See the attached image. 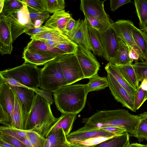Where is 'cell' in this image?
I'll return each instance as SVG.
<instances>
[{"label": "cell", "mask_w": 147, "mask_h": 147, "mask_svg": "<svg viewBox=\"0 0 147 147\" xmlns=\"http://www.w3.org/2000/svg\"><path fill=\"white\" fill-rule=\"evenodd\" d=\"M138 115L130 114L123 109L100 111L90 117L82 119L84 123L79 131L98 129L108 127H115L125 129L131 136L137 137V129L140 121Z\"/></svg>", "instance_id": "obj_1"}, {"label": "cell", "mask_w": 147, "mask_h": 147, "mask_svg": "<svg viewBox=\"0 0 147 147\" xmlns=\"http://www.w3.org/2000/svg\"><path fill=\"white\" fill-rule=\"evenodd\" d=\"M40 69L37 66L24 62L22 65L0 72V79L13 86L27 88L34 91L52 104L51 92L38 88L40 85Z\"/></svg>", "instance_id": "obj_2"}, {"label": "cell", "mask_w": 147, "mask_h": 147, "mask_svg": "<svg viewBox=\"0 0 147 147\" xmlns=\"http://www.w3.org/2000/svg\"><path fill=\"white\" fill-rule=\"evenodd\" d=\"M88 93L86 84H77L61 87L53 95L56 107L62 114H77L84 107Z\"/></svg>", "instance_id": "obj_3"}, {"label": "cell", "mask_w": 147, "mask_h": 147, "mask_svg": "<svg viewBox=\"0 0 147 147\" xmlns=\"http://www.w3.org/2000/svg\"><path fill=\"white\" fill-rule=\"evenodd\" d=\"M51 105L48 99L36 93L34 103L28 115L26 130L35 131L47 138L50 129L58 119L53 115Z\"/></svg>", "instance_id": "obj_4"}, {"label": "cell", "mask_w": 147, "mask_h": 147, "mask_svg": "<svg viewBox=\"0 0 147 147\" xmlns=\"http://www.w3.org/2000/svg\"><path fill=\"white\" fill-rule=\"evenodd\" d=\"M40 88L42 90L52 93L67 85L63 73L56 58L44 65L40 69Z\"/></svg>", "instance_id": "obj_5"}, {"label": "cell", "mask_w": 147, "mask_h": 147, "mask_svg": "<svg viewBox=\"0 0 147 147\" xmlns=\"http://www.w3.org/2000/svg\"><path fill=\"white\" fill-rule=\"evenodd\" d=\"M15 103L10 85L0 79V123L4 126L12 127Z\"/></svg>", "instance_id": "obj_6"}, {"label": "cell", "mask_w": 147, "mask_h": 147, "mask_svg": "<svg viewBox=\"0 0 147 147\" xmlns=\"http://www.w3.org/2000/svg\"><path fill=\"white\" fill-rule=\"evenodd\" d=\"M115 136L101 129L79 131L70 133L66 136L68 142L86 146L91 147Z\"/></svg>", "instance_id": "obj_7"}, {"label": "cell", "mask_w": 147, "mask_h": 147, "mask_svg": "<svg viewBox=\"0 0 147 147\" xmlns=\"http://www.w3.org/2000/svg\"><path fill=\"white\" fill-rule=\"evenodd\" d=\"M4 16L10 24L13 42L20 35L33 27L25 3L20 9Z\"/></svg>", "instance_id": "obj_8"}, {"label": "cell", "mask_w": 147, "mask_h": 147, "mask_svg": "<svg viewBox=\"0 0 147 147\" xmlns=\"http://www.w3.org/2000/svg\"><path fill=\"white\" fill-rule=\"evenodd\" d=\"M63 73L67 85L84 79V76L75 54H65L56 57Z\"/></svg>", "instance_id": "obj_9"}, {"label": "cell", "mask_w": 147, "mask_h": 147, "mask_svg": "<svg viewBox=\"0 0 147 147\" xmlns=\"http://www.w3.org/2000/svg\"><path fill=\"white\" fill-rule=\"evenodd\" d=\"M83 72L84 79L89 78L98 74L100 65L91 51L78 46L75 54Z\"/></svg>", "instance_id": "obj_10"}, {"label": "cell", "mask_w": 147, "mask_h": 147, "mask_svg": "<svg viewBox=\"0 0 147 147\" xmlns=\"http://www.w3.org/2000/svg\"><path fill=\"white\" fill-rule=\"evenodd\" d=\"M109 87L115 99L122 106L136 112L134 96L131 95L110 73L107 72Z\"/></svg>", "instance_id": "obj_11"}, {"label": "cell", "mask_w": 147, "mask_h": 147, "mask_svg": "<svg viewBox=\"0 0 147 147\" xmlns=\"http://www.w3.org/2000/svg\"><path fill=\"white\" fill-rule=\"evenodd\" d=\"M104 50L103 57L111 63L115 56L119 41L121 39L118 36L111 26L105 31H97Z\"/></svg>", "instance_id": "obj_12"}, {"label": "cell", "mask_w": 147, "mask_h": 147, "mask_svg": "<svg viewBox=\"0 0 147 147\" xmlns=\"http://www.w3.org/2000/svg\"><path fill=\"white\" fill-rule=\"evenodd\" d=\"M67 37L72 42L78 46H82L92 51L89 34L87 20L80 18L76 21V24Z\"/></svg>", "instance_id": "obj_13"}, {"label": "cell", "mask_w": 147, "mask_h": 147, "mask_svg": "<svg viewBox=\"0 0 147 147\" xmlns=\"http://www.w3.org/2000/svg\"><path fill=\"white\" fill-rule=\"evenodd\" d=\"M10 86L19 100L24 121L26 128L28 115L35 98V92L27 88Z\"/></svg>", "instance_id": "obj_14"}, {"label": "cell", "mask_w": 147, "mask_h": 147, "mask_svg": "<svg viewBox=\"0 0 147 147\" xmlns=\"http://www.w3.org/2000/svg\"><path fill=\"white\" fill-rule=\"evenodd\" d=\"M118 36L128 46L133 47L136 45L133 36L132 30L135 26L132 21L119 20L111 24Z\"/></svg>", "instance_id": "obj_15"}, {"label": "cell", "mask_w": 147, "mask_h": 147, "mask_svg": "<svg viewBox=\"0 0 147 147\" xmlns=\"http://www.w3.org/2000/svg\"><path fill=\"white\" fill-rule=\"evenodd\" d=\"M105 0H81L80 9L84 14L96 18L104 20L111 19L105 12L104 3Z\"/></svg>", "instance_id": "obj_16"}, {"label": "cell", "mask_w": 147, "mask_h": 147, "mask_svg": "<svg viewBox=\"0 0 147 147\" xmlns=\"http://www.w3.org/2000/svg\"><path fill=\"white\" fill-rule=\"evenodd\" d=\"M0 53L2 55L11 54L12 50V40L10 24L0 13Z\"/></svg>", "instance_id": "obj_17"}, {"label": "cell", "mask_w": 147, "mask_h": 147, "mask_svg": "<svg viewBox=\"0 0 147 147\" xmlns=\"http://www.w3.org/2000/svg\"><path fill=\"white\" fill-rule=\"evenodd\" d=\"M58 56L28 49L24 47L22 58L24 60L25 63L38 66L44 65Z\"/></svg>", "instance_id": "obj_18"}, {"label": "cell", "mask_w": 147, "mask_h": 147, "mask_svg": "<svg viewBox=\"0 0 147 147\" xmlns=\"http://www.w3.org/2000/svg\"><path fill=\"white\" fill-rule=\"evenodd\" d=\"M71 17V14L64 9L58 11L53 13L50 17L44 26L58 30L63 34L66 24Z\"/></svg>", "instance_id": "obj_19"}, {"label": "cell", "mask_w": 147, "mask_h": 147, "mask_svg": "<svg viewBox=\"0 0 147 147\" xmlns=\"http://www.w3.org/2000/svg\"><path fill=\"white\" fill-rule=\"evenodd\" d=\"M25 48L45 54L58 56L67 54L65 52L39 40L32 39Z\"/></svg>", "instance_id": "obj_20"}, {"label": "cell", "mask_w": 147, "mask_h": 147, "mask_svg": "<svg viewBox=\"0 0 147 147\" xmlns=\"http://www.w3.org/2000/svg\"><path fill=\"white\" fill-rule=\"evenodd\" d=\"M77 114H62L50 129L49 134L60 128L64 130L66 136L70 133Z\"/></svg>", "instance_id": "obj_21"}, {"label": "cell", "mask_w": 147, "mask_h": 147, "mask_svg": "<svg viewBox=\"0 0 147 147\" xmlns=\"http://www.w3.org/2000/svg\"><path fill=\"white\" fill-rule=\"evenodd\" d=\"M46 138L45 147H69L66 136L62 128L49 134Z\"/></svg>", "instance_id": "obj_22"}, {"label": "cell", "mask_w": 147, "mask_h": 147, "mask_svg": "<svg viewBox=\"0 0 147 147\" xmlns=\"http://www.w3.org/2000/svg\"><path fill=\"white\" fill-rule=\"evenodd\" d=\"M128 46L122 40L119 42L114 58L111 63L116 66L132 64L134 61L129 56Z\"/></svg>", "instance_id": "obj_23"}, {"label": "cell", "mask_w": 147, "mask_h": 147, "mask_svg": "<svg viewBox=\"0 0 147 147\" xmlns=\"http://www.w3.org/2000/svg\"><path fill=\"white\" fill-rule=\"evenodd\" d=\"M129 134L126 131L90 147H126L129 142Z\"/></svg>", "instance_id": "obj_24"}, {"label": "cell", "mask_w": 147, "mask_h": 147, "mask_svg": "<svg viewBox=\"0 0 147 147\" xmlns=\"http://www.w3.org/2000/svg\"><path fill=\"white\" fill-rule=\"evenodd\" d=\"M30 38L32 39L48 40L63 43L72 42L67 36L55 30H52L33 35L31 36Z\"/></svg>", "instance_id": "obj_25"}, {"label": "cell", "mask_w": 147, "mask_h": 147, "mask_svg": "<svg viewBox=\"0 0 147 147\" xmlns=\"http://www.w3.org/2000/svg\"><path fill=\"white\" fill-rule=\"evenodd\" d=\"M115 66L127 82L137 90L140 86L139 82L133 64H128L121 66Z\"/></svg>", "instance_id": "obj_26"}, {"label": "cell", "mask_w": 147, "mask_h": 147, "mask_svg": "<svg viewBox=\"0 0 147 147\" xmlns=\"http://www.w3.org/2000/svg\"><path fill=\"white\" fill-rule=\"evenodd\" d=\"M107 72L111 74L118 82L132 96L135 97L137 90L131 86L126 80L115 66L109 62L105 67Z\"/></svg>", "instance_id": "obj_27"}, {"label": "cell", "mask_w": 147, "mask_h": 147, "mask_svg": "<svg viewBox=\"0 0 147 147\" xmlns=\"http://www.w3.org/2000/svg\"><path fill=\"white\" fill-rule=\"evenodd\" d=\"M134 5L141 30L147 28V0H135Z\"/></svg>", "instance_id": "obj_28"}, {"label": "cell", "mask_w": 147, "mask_h": 147, "mask_svg": "<svg viewBox=\"0 0 147 147\" xmlns=\"http://www.w3.org/2000/svg\"><path fill=\"white\" fill-rule=\"evenodd\" d=\"M90 40L92 51L99 57L104 56V51L99 36L96 30L88 25Z\"/></svg>", "instance_id": "obj_29"}, {"label": "cell", "mask_w": 147, "mask_h": 147, "mask_svg": "<svg viewBox=\"0 0 147 147\" xmlns=\"http://www.w3.org/2000/svg\"><path fill=\"white\" fill-rule=\"evenodd\" d=\"M88 79L89 81L86 84L87 89L88 93L104 89L109 86L107 77H100L98 74Z\"/></svg>", "instance_id": "obj_30"}, {"label": "cell", "mask_w": 147, "mask_h": 147, "mask_svg": "<svg viewBox=\"0 0 147 147\" xmlns=\"http://www.w3.org/2000/svg\"><path fill=\"white\" fill-rule=\"evenodd\" d=\"M88 25L99 32H103L111 26L114 22L111 19L101 20L96 18L87 14H84Z\"/></svg>", "instance_id": "obj_31"}, {"label": "cell", "mask_w": 147, "mask_h": 147, "mask_svg": "<svg viewBox=\"0 0 147 147\" xmlns=\"http://www.w3.org/2000/svg\"><path fill=\"white\" fill-rule=\"evenodd\" d=\"M14 93L15 103L12 127L26 130V126L24 121L20 104L16 95Z\"/></svg>", "instance_id": "obj_32"}, {"label": "cell", "mask_w": 147, "mask_h": 147, "mask_svg": "<svg viewBox=\"0 0 147 147\" xmlns=\"http://www.w3.org/2000/svg\"><path fill=\"white\" fill-rule=\"evenodd\" d=\"M39 40L57 48L67 54H75L78 49V46L72 42L68 43H63L48 40Z\"/></svg>", "instance_id": "obj_33"}, {"label": "cell", "mask_w": 147, "mask_h": 147, "mask_svg": "<svg viewBox=\"0 0 147 147\" xmlns=\"http://www.w3.org/2000/svg\"><path fill=\"white\" fill-rule=\"evenodd\" d=\"M134 41L141 49L144 56L147 51V36L144 32L136 26L132 30Z\"/></svg>", "instance_id": "obj_34"}, {"label": "cell", "mask_w": 147, "mask_h": 147, "mask_svg": "<svg viewBox=\"0 0 147 147\" xmlns=\"http://www.w3.org/2000/svg\"><path fill=\"white\" fill-rule=\"evenodd\" d=\"M24 4L22 0H5L3 11L1 13L5 16L14 12L20 9Z\"/></svg>", "instance_id": "obj_35"}, {"label": "cell", "mask_w": 147, "mask_h": 147, "mask_svg": "<svg viewBox=\"0 0 147 147\" xmlns=\"http://www.w3.org/2000/svg\"><path fill=\"white\" fill-rule=\"evenodd\" d=\"M0 132L11 136L18 140L28 138L26 130H20L13 127L1 126Z\"/></svg>", "instance_id": "obj_36"}, {"label": "cell", "mask_w": 147, "mask_h": 147, "mask_svg": "<svg viewBox=\"0 0 147 147\" xmlns=\"http://www.w3.org/2000/svg\"><path fill=\"white\" fill-rule=\"evenodd\" d=\"M28 138L34 147H45L47 138L37 132L32 130H26Z\"/></svg>", "instance_id": "obj_37"}, {"label": "cell", "mask_w": 147, "mask_h": 147, "mask_svg": "<svg viewBox=\"0 0 147 147\" xmlns=\"http://www.w3.org/2000/svg\"><path fill=\"white\" fill-rule=\"evenodd\" d=\"M47 11L54 13L64 10L65 3L64 0H45Z\"/></svg>", "instance_id": "obj_38"}, {"label": "cell", "mask_w": 147, "mask_h": 147, "mask_svg": "<svg viewBox=\"0 0 147 147\" xmlns=\"http://www.w3.org/2000/svg\"><path fill=\"white\" fill-rule=\"evenodd\" d=\"M27 7L36 11H47L45 0H22ZM48 12V11H47Z\"/></svg>", "instance_id": "obj_39"}, {"label": "cell", "mask_w": 147, "mask_h": 147, "mask_svg": "<svg viewBox=\"0 0 147 147\" xmlns=\"http://www.w3.org/2000/svg\"><path fill=\"white\" fill-rule=\"evenodd\" d=\"M133 65L139 82L147 78V62H136Z\"/></svg>", "instance_id": "obj_40"}, {"label": "cell", "mask_w": 147, "mask_h": 147, "mask_svg": "<svg viewBox=\"0 0 147 147\" xmlns=\"http://www.w3.org/2000/svg\"><path fill=\"white\" fill-rule=\"evenodd\" d=\"M27 7L29 17L32 25L34 22L37 20H41L44 22L47 21L50 17V13L48 12H39Z\"/></svg>", "instance_id": "obj_41"}, {"label": "cell", "mask_w": 147, "mask_h": 147, "mask_svg": "<svg viewBox=\"0 0 147 147\" xmlns=\"http://www.w3.org/2000/svg\"><path fill=\"white\" fill-rule=\"evenodd\" d=\"M147 100V91L142 90L139 86L134 97V106L136 111Z\"/></svg>", "instance_id": "obj_42"}, {"label": "cell", "mask_w": 147, "mask_h": 147, "mask_svg": "<svg viewBox=\"0 0 147 147\" xmlns=\"http://www.w3.org/2000/svg\"><path fill=\"white\" fill-rule=\"evenodd\" d=\"M137 137L140 143L147 140V124L140 121L137 129Z\"/></svg>", "instance_id": "obj_43"}, {"label": "cell", "mask_w": 147, "mask_h": 147, "mask_svg": "<svg viewBox=\"0 0 147 147\" xmlns=\"http://www.w3.org/2000/svg\"><path fill=\"white\" fill-rule=\"evenodd\" d=\"M0 139L16 147H27L19 140L10 136L0 132Z\"/></svg>", "instance_id": "obj_44"}, {"label": "cell", "mask_w": 147, "mask_h": 147, "mask_svg": "<svg viewBox=\"0 0 147 147\" xmlns=\"http://www.w3.org/2000/svg\"><path fill=\"white\" fill-rule=\"evenodd\" d=\"M52 30L46 27L44 25L38 28H34L32 27L27 30L25 32V33L29 36H31L34 35L39 34L43 32L50 31Z\"/></svg>", "instance_id": "obj_45"}, {"label": "cell", "mask_w": 147, "mask_h": 147, "mask_svg": "<svg viewBox=\"0 0 147 147\" xmlns=\"http://www.w3.org/2000/svg\"><path fill=\"white\" fill-rule=\"evenodd\" d=\"M131 2L130 0H110V7L111 11H114L119 7Z\"/></svg>", "instance_id": "obj_46"}, {"label": "cell", "mask_w": 147, "mask_h": 147, "mask_svg": "<svg viewBox=\"0 0 147 147\" xmlns=\"http://www.w3.org/2000/svg\"><path fill=\"white\" fill-rule=\"evenodd\" d=\"M99 129L112 133L115 136L121 135L126 131L125 129L115 127H105Z\"/></svg>", "instance_id": "obj_47"}, {"label": "cell", "mask_w": 147, "mask_h": 147, "mask_svg": "<svg viewBox=\"0 0 147 147\" xmlns=\"http://www.w3.org/2000/svg\"><path fill=\"white\" fill-rule=\"evenodd\" d=\"M76 21L74 20L71 17L70 18L67 22L65 26L63 34L67 36L69 33L74 27Z\"/></svg>", "instance_id": "obj_48"}, {"label": "cell", "mask_w": 147, "mask_h": 147, "mask_svg": "<svg viewBox=\"0 0 147 147\" xmlns=\"http://www.w3.org/2000/svg\"><path fill=\"white\" fill-rule=\"evenodd\" d=\"M129 49V58L135 62H138V61L140 59L138 54L131 47L128 46Z\"/></svg>", "instance_id": "obj_49"}, {"label": "cell", "mask_w": 147, "mask_h": 147, "mask_svg": "<svg viewBox=\"0 0 147 147\" xmlns=\"http://www.w3.org/2000/svg\"><path fill=\"white\" fill-rule=\"evenodd\" d=\"M140 120L146 124H147V111L141 113L138 115Z\"/></svg>", "instance_id": "obj_50"}, {"label": "cell", "mask_w": 147, "mask_h": 147, "mask_svg": "<svg viewBox=\"0 0 147 147\" xmlns=\"http://www.w3.org/2000/svg\"><path fill=\"white\" fill-rule=\"evenodd\" d=\"M19 140L24 144L27 147H34L28 138H23Z\"/></svg>", "instance_id": "obj_51"}, {"label": "cell", "mask_w": 147, "mask_h": 147, "mask_svg": "<svg viewBox=\"0 0 147 147\" xmlns=\"http://www.w3.org/2000/svg\"><path fill=\"white\" fill-rule=\"evenodd\" d=\"M140 86L143 90L147 91V78L144 79L141 82Z\"/></svg>", "instance_id": "obj_52"}, {"label": "cell", "mask_w": 147, "mask_h": 147, "mask_svg": "<svg viewBox=\"0 0 147 147\" xmlns=\"http://www.w3.org/2000/svg\"><path fill=\"white\" fill-rule=\"evenodd\" d=\"M0 146L1 147H16L13 145L0 139Z\"/></svg>", "instance_id": "obj_53"}, {"label": "cell", "mask_w": 147, "mask_h": 147, "mask_svg": "<svg viewBox=\"0 0 147 147\" xmlns=\"http://www.w3.org/2000/svg\"><path fill=\"white\" fill-rule=\"evenodd\" d=\"M44 22V21L42 20H37L33 24V27L36 28L42 26Z\"/></svg>", "instance_id": "obj_54"}, {"label": "cell", "mask_w": 147, "mask_h": 147, "mask_svg": "<svg viewBox=\"0 0 147 147\" xmlns=\"http://www.w3.org/2000/svg\"><path fill=\"white\" fill-rule=\"evenodd\" d=\"M131 147H147L146 145H143L137 143L130 144Z\"/></svg>", "instance_id": "obj_55"}, {"label": "cell", "mask_w": 147, "mask_h": 147, "mask_svg": "<svg viewBox=\"0 0 147 147\" xmlns=\"http://www.w3.org/2000/svg\"><path fill=\"white\" fill-rule=\"evenodd\" d=\"M5 0H0V13L2 12L4 5Z\"/></svg>", "instance_id": "obj_56"}, {"label": "cell", "mask_w": 147, "mask_h": 147, "mask_svg": "<svg viewBox=\"0 0 147 147\" xmlns=\"http://www.w3.org/2000/svg\"><path fill=\"white\" fill-rule=\"evenodd\" d=\"M69 147H90L82 145L74 144L73 143H69Z\"/></svg>", "instance_id": "obj_57"}, {"label": "cell", "mask_w": 147, "mask_h": 147, "mask_svg": "<svg viewBox=\"0 0 147 147\" xmlns=\"http://www.w3.org/2000/svg\"><path fill=\"white\" fill-rule=\"evenodd\" d=\"M144 60H145V61L147 62V51L144 56Z\"/></svg>", "instance_id": "obj_58"}, {"label": "cell", "mask_w": 147, "mask_h": 147, "mask_svg": "<svg viewBox=\"0 0 147 147\" xmlns=\"http://www.w3.org/2000/svg\"><path fill=\"white\" fill-rule=\"evenodd\" d=\"M142 30H143L146 36H147V28Z\"/></svg>", "instance_id": "obj_59"}, {"label": "cell", "mask_w": 147, "mask_h": 147, "mask_svg": "<svg viewBox=\"0 0 147 147\" xmlns=\"http://www.w3.org/2000/svg\"><path fill=\"white\" fill-rule=\"evenodd\" d=\"M126 147H131V146L130 144L129 143H129H128Z\"/></svg>", "instance_id": "obj_60"}, {"label": "cell", "mask_w": 147, "mask_h": 147, "mask_svg": "<svg viewBox=\"0 0 147 147\" xmlns=\"http://www.w3.org/2000/svg\"><path fill=\"white\" fill-rule=\"evenodd\" d=\"M146 141H147V144H146V145L147 147V140Z\"/></svg>", "instance_id": "obj_61"}, {"label": "cell", "mask_w": 147, "mask_h": 147, "mask_svg": "<svg viewBox=\"0 0 147 147\" xmlns=\"http://www.w3.org/2000/svg\"><path fill=\"white\" fill-rule=\"evenodd\" d=\"M0 147H1V146H0Z\"/></svg>", "instance_id": "obj_62"}]
</instances>
